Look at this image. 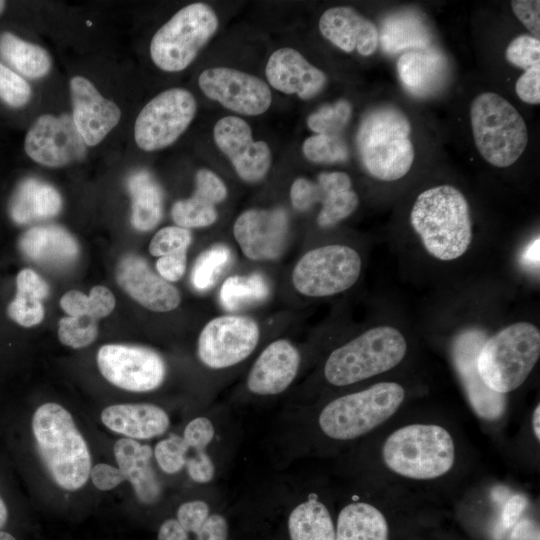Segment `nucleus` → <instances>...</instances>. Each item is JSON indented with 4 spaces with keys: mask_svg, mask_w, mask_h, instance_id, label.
Returning a JSON list of instances; mask_svg holds the SVG:
<instances>
[{
    "mask_svg": "<svg viewBox=\"0 0 540 540\" xmlns=\"http://www.w3.org/2000/svg\"><path fill=\"white\" fill-rule=\"evenodd\" d=\"M410 223L426 252L437 260L459 259L471 245L470 207L464 194L452 185L421 192L411 209Z\"/></svg>",
    "mask_w": 540,
    "mask_h": 540,
    "instance_id": "nucleus-1",
    "label": "nucleus"
},
{
    "mask_svg": "<svg viewBox=\"0 0 540 540\" xmlns=\"http://www.w3.org/2000/svg\"><path fill=\"white\" fill-rule=\"evenodd\" d=\"M37 450L52 480L76 491L87 482L91 457L71 414L57 403L41 405L32 418Z\"/></svg>",
    "mask_w": 540,
    "mask_h": 540,
    "instance_id": "nucleus-2",
    "label": "nucleus"
},
{
    "mask_svg": "<svg viewBox=\"0 0 540 540\" xmlns=\"http://www.w3.org/2000/svg\"><path fill=\"white\" fill-rule=\"evenodd\" d=\"M411 125L393 106L371 109L362 118L356 136L361 161L370 175L382 181L404 177L414 161Z\"/></svg>",
    "mask_w": 540,
    "mask_h": 540,
    "instance_id": "nucleus-3",
    "label": "nucleus"
},
{
    "mask_svg": "<svg viewBox=\"0 0 540 540\" xmlns=\"http://www.w3.org/2000/svg\"><path fill=\"white\" fill-rule=\"evenodd\" d=\"M539 356V328L518 321L485 339L477 356V370L489 389L506 394L524 383Z\"/></svg>",
    "mask_w": 540,
    "mask_h": 540,
    "instance_id": "nucleus-4",
    "label": "nucleus"
},
{
    "mask_svg": "<svg viewBox=\"0 0 540 540\" xmlns=\"http://www.w3.org/2000/svg\"><path fill=\"white\" fill-rule=\"evenodd\" d=\"M407 353V340L391 325L367 329L331 352L324 376L334 386H347L396 367Z\"/></svg>",
    "mask_w": 540,
    "mask_h": 540,
    "instance_id": "nucleus-5",
    "label": "nucleus"
},
{
    "mask_svg": "<svg viewBox=\"0 0 540 540\" xmlns=\"http://www.w3.org/2000/svg\"><path fill=\"white\" fill-rule=\"evenodd\" d=\"M385 465L401 476L425 480L447 473L455 461L450 433L436 424H410L394 431L382 447Z\"/></svg>",
    "mask_w": 540,
    "mask_h": 540,
    "instance_id": "nucleus-6",
    "label": "nucleus"
},
{
    "mask_svg": "<svg viewBox=\"0 0 540 540\" xmlns=\"http://www.w3.org/2000/svg\"><path fill=\"white\" fill-rule=\"evenodd\" d=\"M470 121L477 150L489 164L508 167L524 152L528 143L525 121L500 95H478L471 103Z\"/></svg>",
    "mask_w": 540,
    "mask_h": 540,
    "instance_id": "nucleus-7",
    "label": "nucleus"
},
{
    "mask_svg": "<svg viewBox=\"0 0 540 540\" xmlns=\"http://www.w3.org/2000/svg\"><path fill=\"white\" fill-rule=\"evenodd\" d=\"M404 397L405 390L399 383L374 384L328 403L319 415V426L324 434L336 440L357 438L389 419Z\"/></svg>",
    "mask_w": 540,
    "mask_h": 540,
    "instance_id": "nucleus-8",
    "label": "nucleus"
},
{
    "mask_svg": "<svg viewBox=\"0 0 540 540\" xmlns=\"http://www.w3.org/2000/svg\"><path fill=\"white\" fill-rule=\"evenodd\" d=\"M218 17L207 4L192 3L180 9L154 34L150 56L167 72L187 68L215 34Z\"/></svg>",
    "mask_w": 540,
    "mask_h": 540,
    "instance_id": "nucleus-9",
    "label": "nucleus"
},
{
    "mask_svg": "<svg viewBox=\"0 0 540 540\" xmlns=\"http://www.w3.org/2000/svg\"><path fill=\"white\" fill-rule=\"evenodd\" d=\"M362 269L360 254L344 244H329L306 252L292 272L294 288L307 297L321 298L350 289Z\"/></svg>",
    "mask_w": 540,
    "mask_h": 540,
    "instance_id": "nucleus-10",
    "label": "nucleus"
},
{
    "mask_svg": "<svg viewBox=\"0 0 540 540\" xmlns=\"http://www.w3.org/2000/svg\"><path fill=\"white\" fill-rule=\"evenodd\" d=\"M197 110L191 92L171 88L151 99L140 111L134 138L144 151H155L174 143L188 128Z\"/></svg>",
    "mask_w": 540,
    "mask_h": 540,
    "instance_id": "nucleus-11",
    "label": "nucleus"
},
{
    "mask_svg": "<svg viewBox=\"0 0 540 540\" xmlns=\"http://www.w3.org/2000/svg\"><path fill=\"white\" fill-rule=\"evenodd\" d=\"M260 338L258 323L243 315H223L211 319L200 332L197 354L211 369H224L246 359Z\"/></svg>",
    "mask_w": 540,
    "mask_h": 540,
    "instance_id": "nucleus-12",
    "label": "nucleus"
},
{
    "mask_svg": "<svg viewBox=\"0 0 540 540\" xmlns=\"http://www.w3.org/2000/svg\"><path fill=\"white\" fill-rule=\"evenodd\" d=\"M97 364L107 381L132 392L155 390L166 377V364L161 355L143 346L103 345L97 353Z\"/></svg>",
    "mask_w": 540,
    "mask_h": 540,
    "instance_id": "nucleus-13",
    "label": "nucleus"
},
{
    "mask_svg": "<svg viewBox=\"0 0 540 540\" xmlns=\"http://www.w3.org/2000/svg\"><path fill=\"white\" fill-rule=\"evenodd\" d=\"M24 148L35 162L47 167H63L81 161L87 145L71 115H42L28 130Z\"/></svg>",
    "mask_w": 540,
    "mask_h": 540,
    "instance_id": "nucleus-14",
    "label": "nucleus"
},
{
    "mask_svg": "<svg viewBox=\"0 0 540 540\" xmlns=\"http://www.w3.org/2000/svg\"><path fill=\"white\" fill-rule=\"evenodd\" d=\"M198 84L208 98L243 115H260L272 102L270 88L263 80L233 68L206 69L200 74Z\"/></svg>",
    "mask_w": 540,
    "mask_h": 540,
    "instance_id": "nucleus-15",
    "label": "nucleus"
},
{
    "mask_svg": "<svg viewBox=\"0 0 540 540\" xmlns=\"http://www.w3.org/2000/svg\"><path fill=\"white\" fill-rule=\"evenodd\" d=\"M485 339V333L478 328L462 330L452 342L451 357L475 413L485 420H496L505 412L506 396L489 389L478 373L477 356Z\"/></svg>",
    "mask_w": 540,
    "mask_h": 540,
    "instance_id": "nucleus-16",
    "label": "nucleus"
},
{
    "mask_svg": "<svg viewBox=\"0 0 540 540\" xmlns=\"http://www.w3.org/2000/svg\"><path fill=\"white\" fill-rule=\"evenodd\" d=\"M289 220L282 208L248 209L233 225V235L245 257L253 261L275 260L283 253Z\"/></svg>",
    "mask_w": 540,
    "mask_h": 540,
    "instance_id": "nucleus-17",
    "label": "nucleus"
},
{
    "mask_svg": "<svg viewBox=\"0 0 540 540\" xmlns=\"http://www.w3.org/2000/svg\"><path fill=\"white\" fill-rule=\"evenodd\" d=\"M213 137L242 180L254 183L265 177L271 166L270 148L264 141L253 140L246 121L236 116L223 117L213 128Z\"/></svg>",
    "mask_w": 540,
    "mask_h": 540,
    "instance_id": "nucleus-18",
    "label": "nucleus"
},
{
    "mask_svg": "<svg viewBox=\"0 0 540 540\" xmlns=\"http://www.w3.org/2000/svg\"><path fill=\"white\" fill-rule=\"evenodd\" d=\"M116 279L131 298L151 311L169 312L180 304L179 290L157 275L146 260L136 254H127L120 259Z\"/></svg>",
    "mask_w": 540,
    "mask_h": 540,
    "instance_id": "nucleus-19",
    "label": "nucleus"
},
{
    "mask_svg": "<svg viewBox=\"0 0 540 540\" xmlns=\"http://www.w3.org/2000/svg\"><path fill=\"white\" fill-rule=\"evenodd\" d=\"M69 86L76 129L87 146H95L119 123L121 110L82 76L73 77Z\"/></svg>",
    "mask_w": 540,
    "mask_h": 540,
    "instance_id": "nucleus-20",
    "label": "nucleus"
},
{
    "mask_svg": "<svg viewBox=\"0 0 540 540\" xmlns=\"http://www.w3.org/2000/svg\"><path fill=\"white\" fill-rule=\"evenodd\" d=\"M265 74L274 89L285 94H296L303 100L317 96L327 83L325 73L292 48L273 52L266 64Z\"/></svg>",
    "mask_w": 540,
    "mask_h": 540,
    "instance_id": "nucleus-21",
    "label": "nucleus"
},
{
    "mask_svg": "<svg viewBox=\"0 0 540 540\" xmlns=\"http://www.w3.org/2000/svg\"><path fill=\"white\" fill-rule=\"evenodd\" d=\"M300 361V353L290 341H273L260 353L250 369L248 389L263 396L282 393L294 381Z\"/></svg>",
    "mask_w": 540,
    "mask_h": 540,
    "instance_id": "nucleus-22",
    "label": "nucleus"
},
{
    "mask_svg": "<svg viewBox=\"0 0 540 540\" xmlns=\"http://www.w3.org/2000/svg\"><path fill=\"white\" fill-rule=\"evenodd\" d=\"M322 35L344 52L354 50L362 56L372 55L379 43L376 26L347 6L327 9L319 19Z\"/></svg>",
    "mask_w": 540,
    "mask_h": 540,
    "instance_id": "nucleus-23",
    "label": "nucleus"
},
{
    "mask_svg": "<svg viewBox=\"0 0 540 540\" xmlns=\"http://www.w3.org/2000/svg\"><path fill=\"white\" fill-rule=\"evenodd\" d=\"M101 420L111 431L134 440L160 436L170 424L167 413L149 403L108 406L101 412Z\"/></svg>",
    "mask_w": 540,
    "mask_h": 540,
    "instance_id": "nucleus-24",
    "label": "nucleus"
},
{
    "mask_svg": "<svg viewBox=\"0 0 540 540\" xmlns=\"http://www.w3.org/2000/svg\"><path fill=\"white\" fill-rule=\"evenodd\" d=\"M22 254L43 266L62 267L74 262L79 253L75 238L63 227L42 225L25 231L19 239Z\"/></svg>",
    "mask_w": 540,
    "mask_h": 540,
    "instance_id": "nucleus-25",
    "label": "nucleus"
},
{
    "mask_svg": "<svg viewBox=\"0 0 540 540\" xmlns=\"http://www.w3.org/2000/svg\"><path fill=\"white\" fill-rule=\"evenodd\" d=\"M118 468L128 480L140 502L153 504L161 494V485L153 469L152 449L130 438L118 440L114 445Z\"/></svg>",
    "mask_w": 540,
    "mask_h": 540,
    "instance_id": "nucleus-26",
    "label": "nucleus"
},
{
    "mask_svg": "<svg viewBox=\"0 0 540 540\" xmlns=\"http://www.w3.org/2000/svg\"><path fill=\"white\" fill-rule=\"evenodd\" d=\"M62 198L55 187L37 178H26L15 188L8 206L18 225L49 219L59 214Z\"/></svg>",
    "mask_w": 540,
    "mask_h": 540,
    "instance_id": "nucleus-27",
    "label": "nucleus"
},
{
    "mask_svg": "<svg viewBox=\"0 0 540 540\" xmlns=\"http://www.w3.org/2000/svg\"><path fill=\"white\" fill-rule=\"evenodd\" d=\"M397 70L406 89L423 96L439 86L445 74L446 61L435 51H409L400 56Z\"/></svg>",
    "mask_w": 540,
    "mask_h": 540,
    "instance_id": "nucleus-28",
    "label": "nucleus"
},
{
    "mask_svg": "<svg viewBox=\"0 0 540 540\" xmlns=\"http://www.w3.org/2000/svg\"><path fill=\"white\" fill-rule=\"evenodd\" d=\"M131 196V223L142 232L158 225L163 212V193L158 182L145 170L132 173L127 179Z\"/></svg>",
    "mask_w": 540,
    "mask_h": 540,
    "instance_id": "nucleus-29",
    "label": "nucleus"
},
{
    "mask_svg": "<svg viewBox=\"0 0 540 540\" xmlns=\"http://www.w3.org/2000/svg\"><path fill=\"white\" fill-rule=\"evenodd\" d=\"M49 294L47 282L34 270L25 268L16 277V295L8 304L7 314L23 327L38 325L44 318L42 300Z\"/></svg>",
    "mask_w": 540,
    "mask_h": 540,
    "instance_id": "nucleus-30",
    "label": "nucleus"
},
{
    "mask_svg": "<svg viewBox=\"0 0 540 540\" xmlns=\"http://www.w3.org/2000/svg\"><path fill=\"white\" fill-rule=\"evenodd\" d=\"M335 540H388L386 518L371 504L350 503L338 515Z\"/></svg>",
    "mask_w": 540,
    "mask_h": 540,
    "instance_id": "nucleus-31",
    "label": "nucleus"
},
{
    "mask_svg": "<svg viewBox=\"0 0 540 540\" xmlns=\"http://www.w3.org/2000/svg\"><path fill=\"white\" fill-rule=\"evenodd\" d=\"M0 57L30 79L42 78L51 69V57L45 49L10 32L0 34Z\"/></svg>",
    "mask_w": 540,
    "mask_h": 540,
    "instance_id": "nucleus-32",
    "label": "nucleus"
},
{
    "mask_svg": "<svg viewBox=\"0 0 540 540\" xmlns=\"http://www.w3.org/2000/svg\"><path fill=\"white\" fill-rule=\"evenodd\" d=\"M288 531L291 540H335L330 513L315 497H309L292 510Z\"/></svg>",
    "mask_w": 540,
    "mask_h": 540,
    "instance_id": "nucleus-33",
    "label": "nucleus"
},
{
    "mask_svg": "<svg viewBox=\"0 0 540 540\" xmlns=\"http://www.w3.org/2000/svg\"><path fill=\"white\" fill-rule=\"evenodd\" d=\"M269 293L264 276L252 273L227 278L220 289V299L224 308L235 311L264 301Z\"/></svg>",
    "mask_w": 540,
    "mask_h": 540,
    "instance_id": "nucleus-34",
    "label": "nucleus"
},
{
    "mask_svg": "<svg viewBox=\"0 0 540 540\" xmlns=\"http://www.w3.org/2000/svg\"><path fill=\"white\" fill-rule=\"evenodd\" d=\"M380 39L383 49L397 53L410 47L423 48L429 41V36L419 19L408 14H399L386 19Z\"/></svg>",
    "mask_w": 540,
    "mask_h": 540,
    "instance_id": "nucleus-35",
    "label": "nucleus"
},
{
    "mask_svg": "<svg viewBox=\"0 0 540 540\" xmlns=\"http://www.w3.org/2000/svg\"><path fill=\"white\" fill-rule=\"evenodd\" d=\"M115 304L113 293L101 285L94 286L89 295L78 290H70L60 300V305L68 316H89L97 321L108 316Z\"/></svg>",
    "mask_w": 540,
    "mask_h": 540,
    "instance_id": "nucleus-36",
    "label": "nucleus"
},
{
    "mask_svg": "<svg viewBox=\"0 0 540 540\" xmlns=\"http://www.w3.org/2000/svg\"><path fill=\"white\" fill-rule=\"evenodd\" d=\"M231 260V251L224 244H216L204 251L196 260L191 282L199 291L211 288L224 272Z\"/></svg>",
    "mask_w": 540,
    "mask_h": 540,
    "instance_id": "nucleus-37",
    "label": "nucleus"
},
{
    "mask_svg": "<svg viewBox=\"0 0 540 540\" xmlns=\"http://www.w3.org/2000/svg\"><path fill=\"white\" fill-rule=\"evenodd\" d=\"M171 216L179 227L202 228L216 222L218 213L215 205L192 195L188 199L176 201L171 209Z\"/></svg>",
    "mask_w": 540,
    "mask_h": 540,
    "instance_id": "nucleus-38",
    "label": "nucleus"
},
{
    "mask_svg": "<svg viewBox=\"0 0 540 540\" xmlns=\"http://www.w3.org/2000/svg\"><path fill=\"white\" fill-rule=\"evenodd\" d=\"M352 106L346 99L321 106L309 115L307 125L316 134L339 135L349 122Z\"/></svg>",
    "mask_w": 540,
    "mask_h": 540,
    "instance_id": "nucleus-39",
    "label": "nucleus"
},
{
    "mask_svg": "<svg viewBox=\"0 0 540 540\" xmlns=\"http://www.w3.org/2000/svg\"><path fill=\"white\" fill-rule=\"evenodd\" d=\"M302 151L314 163L342 162L349 157L347 145L340 135H312L304 141Z\"/></svg>",
    "mask_w": 540,
    "mask_h": 540,
    "instance_id": "nucleus-40",
    "label": "nucleus"
},
{
    "mask_svg": "<svg viewBox=\"0 0 540 540\" xmlns=\"http://www.w3.org/2000/svg\"><path fill=\"white\" fill-rule=\"evenodd\" d=\"M358 204V195L352 188L331 191L322 201L317 223L321 227H331L350 216L356 210Z\"/></svg>",
    "mask_w": 540,
    "mask_h": 540,
    "instance_id": "nucleus-41",
    "label": "nucleus"
},
{
    "mask_svg": "<svg viewBox=\"0 0 540 540\" xmlns=\"http://www.w3.org/2000/svg\"><path fill=\"white\" fill-rule=\"evenodd\" d=\"M98 335L97 320L89 316H67L59 321L58 338L68 347L79 349L90 345Z\"/></svg>",
    "mask_w": 540,
    "mask_h": 540,
    "instance_id": "nucleus-42",
    "label": "nucleus"
},
{
    "mask_svg": "<svg viewBox=\"0 0 540 540\" xmlns=\"http://www.w3.org/2000/svg\"><path fill=\"white\" fill-rule=\"evenodd\" d=\"M189 450L183 437L171 433L156 444L154 455L163 472L175 474L185 466Z\"/></svg>",
    "mask_w": 540,
    "mask_h": 540,
    "instance_id": "nucleus-43",
    "label": "nucleus"
},
{
    "mask_svg": "<svg viewBox=\"0 0 540 540\" xmlns=\"http://www.w3.org/2000/svg\"><path fill=\"white\" fill-rule=\"evenodd\" d=\"M192 242V234L189 229L179 226H167L153 236L149 244V252L152 256L162 257L166 255L187 253Z\"/></svg>",
    "mask_w": 540,
    "mask_h": 540,
    "instance_id": "nucleus-44",
    "label": "nucleus"
},
{
    "mask_svg": "<svg viewBox=\"0 0 540 540\" xmlns=\"http://www.w3.org/2000/svg\"><path fill=\"white\" fill-rule=\"evenodd\" d=\"M32 95L28 82L0 62V100L13 108L25 106Z\"/></svg>",
    "mask_w": 540,
    "mask_h": 540,
    "instance_id": "nucleus-45",
    "label": "nucleus"
},
{
    "mask_svg": "<svg viewBox=\"0 0 540 540\" xmlns=\"http://www.w3.org/2000/svg\"><path fill=\"white\" fill-rule=\"evenodd\" d=\"M505 57L508 62L524 70L540 65V41L533 36H518L509 43Z\"/></svg>",
    "mask_w": 540,
    "mask_h": 540,
    "instance_id": "nucleus-46",
    "label": "nucleus"
},
{
    "mask_svg": "<svg viewBox=\"0 0 540 540\" xmlns=\"http://www.w3.org/2000/svg\"><path fill=\"white\" fill-rule=\"evenodd\" d=\"M195 192L194 195L203 200L216 205L224 201L227 197V187L222 179L213 171L208 169H200L195 176Z\"/></svg>",
    "mask_w": 540,
    "mask_h": 540,
    "instance_id": "nucleus-47",
    "label": "nucleus"
},
{
    "mask_svg": "<svg viewBox=\"0 0 540 540\" xmlns=\"http://www.w3.org/2000/svg\"><path fill=\"white\" fill-rule=\"evenodd\" d=\"M209 507L202 500L183 503L177 511V521L190 534H197L209 517Z\"/></svg>",
    "mask_w": 540,
    "mask_h": 540,
    "instance_id": "nucleus-48",
    "label": "nucleus"
},
{
    "mask_svg": "<svg viewBox=\"0 0 540 540\" xmlns=\"http://www.w3.org/2000/svg\"><path fill=\"white\" fill-rule=\"evenodd\" d=\"M215 434L212 422L206 417H197L185 427L183 439L194 450H205Z\"/></svg>",
    "mask_w": 540,
    "mask_h": 540,
    "instance_id": "nucleus-49",
    "label": "nucleus"
},
{
    "mask_svg": "<svg viewBox=\"0 0 540 540\" xmlns=\"http://www.w3.org/2000/svg\"><path fill=\"white\" fill-rule=\"evenodd\" d=\"M511 8L519 21L539 39L540 2L538 0H514Z\"/></svg>",
    "mask_w": 540,
    "mask_h": 540,
    "instance_id": "nucleus-50",
    "label": "nucleus"
},
{
    "mask_svg": "<svg viewBox=\"0 0 540 540\" xmlns=\"http://www.w3.org/2000/svg\"><path fill=\"white\" fill-rule=\"evenodd\" d=\"M515 90L518 97L529 104L540 103V65L534 66L518 78Z\"/></svg>",
    "mask_w": 540,
    "mask_h": 540,
    "instance_id": "nucleus-51",
    "label": "nucleus"
},
{
    "mask_svg": "<svg viewBox=\"0 0 540 540\" xmlns=\"http://www.w3.org/2000/svg\"><path fill=\"white\" fill-rule=\"evenodd\" d=\"M185 466L189 477L197 483H208L215 474L214 464L205 450L196 451L189 456Z\"/></svg>",
    "mask_w": 540,
    "mask_h": 540,
    "instance_id": "nucleus-52",
    "label": "nucleus"
},
{
    "mask_svg": "<svg viewBox=\"0 0 540 540\" xmlns=\"http://www.w3.org/2000/svg\"><path fill=\"white\" fill-rule=\"evenodd\" d=\"M187 266V253L159 257L156 262L158 275L168 282L180 280Z\"/></svg>",
    "mask_w": 540,
    "mask_h": 540,
    "instance_id": "nucleus-53",
    "label": "nucleus"
},
{
    "mask_svg": "<svg viewBox=\"0 0 540 540\" xmlns=\"http://www.w3.org/2000/svg\"><path fill=\"white\" fill-rule=\"evenodd\" d=\"M90 477L94 486L102 491L112 490L125 480L119 468L105 463L95 465L90 471Z\"/></svg>",
    "mask_w": 540,
    "mask_h": 540,
    "instance_id": "nucleus-54",
    "label": "nucleus"
},
{
    "mask_svg": "<svg viewBox=\"0 0 540 540\" xmlns=\"http://www.w3.org/2000/svg\"><path fill=\"white\" fill-rule=\"evenodd\" d=\"M290 200L299 211L309 209L315 204V183L306 178H297L290 188Z\"/></svg>",
    "mask_w": 540,
    "mask_h": 540,
    "instance_id": "nucleus-55",
    "label": "nucleus"
},
{
    "mask_svg": "<svg viewBox=\"0 0 540 540\" xmlns=\"http://www.w3.org/2000/svg\"><path fill=\"white\" fill-rule=\"evenodd\" d=\"M539 527L530 519L518 520L514 525L510 535V540H539Z\"/></svg>",
    "mask_w": 540,
    "mask_h": 540,
    "instance_id": "nucleus-56",
    "label": "nucleus"
},
{
    "mask_svg": "<svg viewBox=\"0 0 540 540\" xmlns=\"http://www.w3.org/2000/svg\"><path fill=\"white\" fill-rule=\"evenodd\" d=\"M157 540H189V536L177 519H168L160 526Z\"/></svg>",
    "mask_w": 540,
    "mask_h": 540,
    "instance_id": "nucleus-57",
    "label": "nucleus"
},
{
    "mask_svg": "<svg viewBox=\"0 0 540 540\" xmlns=\"http://www.w3.org/2000/svg\"><path fill=\"white\" fill-rule=\"evenodd\" d=\"M524 506L525 503L519 496L514 497L508 502L506 510L503 514V522L506 528H508L511 524L514 525L517 522L519 512H521Z\"/></svg>",
    "mask_w": 540,
    "mask_h": 540,
    "instance_id": "nucleus-58",
    "label": "nucleus"
},
{
    "mask_svg": "<svg viewBox=\"0 0 540 540\" xmlns=\"http://www.w3.org/2000/svg\"><path fill=\"white\" fill-rule=\"evenodd\" d=\"M524 262L536 266L539 263V238L534 240L528 247L526 248L524 255H523Z\"/></svg>",
    "mask_w": 540,
    "mask_h": 540,
    "instance_id": "nucleus-59",
    "label": "nucleus"
},
{
    "mask_svg": "<svg viewBox=\"0 0 540 540\" xmlns=\"http://www.w3.org/2000/svg\"><path fill=\"white\" fill-rule=\"evenodd\" d=\"M539 418H540V406L537 405L533 413V430L538 441L540 439Z\"/></svg>",
    "mask_w": 540,
    "mask_h": 540,
    "instance_id": "nucleus-60",
    "label": "nucleus"
},
{
    "mask_svg": "<svg viewBox=\"0 0 540 540\" xmlns=\"http://www.w3.org/2000/svg\"><path fill=\"white\" fill-rule=\"evenodd\" d=\"M8 519V511L4 501L0 498V529L3 528Z\"/></svg>",
    "mask_w": 540,
    "mask_h": 540,
    "instance_id": "nucleus-61",
    "label": "nucleus"
},
{
    "mask_svg": "<svg viewBox=\"0 0 540 540\" xmlns=\"http://www.w3.org/2000/svg\"><path fill=\"white\" fill-rule=\"evenodd\" d=\"M0 540H16V538L13 535L0 530Z\"/></svg>",
    "mask_w": 540,
    "mask_h": 540,
    "instance_id": "nucleus-62",
    "label": "nucleus"
},
{
    "mask_svg": "<svg viewBox=\"0 0 540 540\" xmlns=\"http://www.w3.org/2000/svg\"><path fill=\"white\" fill-rule=\"evenodd\" d=\"M5 5H6V2L5 1H2L0 0V14L4 11L5 9Z\"/></svg>",
    "mask_w": 540,
    "mask_h": 540,
    "instance_id": "nucleus-63",
    "label": "nucleus"
}]
</instances>
